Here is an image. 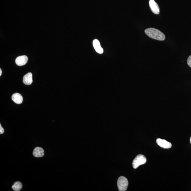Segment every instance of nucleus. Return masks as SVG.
I'll return each mask as SVG.
<instances>
[{"mask_svg":"<svg viewBox=\"0 0 191 191\" xmlns=\"http://www.w3.org/2000/svg\"><path fill=\"white\" fill-rule=\"evenodd\" d=\"M145 33L152 39L159 41H163L165 39V36L160 31L153 28L145 29Z\"/></svg>","mask_w":191,"mask_h":191,"instance_id":"1","label":"nucleus"},{"mask_svg":"<svg viewBox=\"0 0 191 191\" xmlns=\"http://www.w3.org/2000/svg\"><path fill=\"white\" fill-rule=\"evenodd\" d=\"M128 182L127 179L124 176H121L118 179L117 186L120 191H125L128 188Z\"/></svg>","mask_w":191,"mask_h":191,"instance_id":"2","label":"nucleus"},{"mask_svg":"<svg viewBox=\"0 0 191 191\" xmlns=\"http://www.w3.org/2000/svg\"><path fill=\"white\" fill-rule=\"evenodd\" d=\"M146 162L147 159L145 156L142 154H139L133 160V167L136 169L140 165L145 164Z\"/></svg>","mask_w":191,"mask_h":191,"instance_id":"3","label":"nucleus"},{"mask_svg":"<svg viewBox=\"0 0 191 191\" xmlns=\"http://www.w3.org/2000/svg\"><path fill=\"white\" fill-rule=\"evenodd\" d=\"M28 58L26 56L23 55L17 57L15 60V63L17 66H23L27 63Z\"/></svg>","mask_w":191,"mask_h":191,"instance_id":"4","label":"nucleus"},{"mask_svg":"<svg viewBox=\"0 0 191 191\" xmlns=\"http://www.w3.org/2000/svg\"><path fill=\"white\" fill-rule=\"evenodd\" d=\"M149 4L153 13L155 14H159L160 13V8L157 3L154 0H150Z\"/></svg>","mask_w":191,"mask_h":191,"instance_id":"5","label":"nucleus"},{"mask_svg":"<svg viewBox=\"0 0 191 191\" xmlns=\"http://www.w3.org/2000/svg\"><path fill=\"white\" fill-rule=\"evenodd\" d=\"M156 142L160 147L162 148H163L169 149L171 148L172 147L171 144L165 140L158 138Z\"/></svg>","mask_w":191,"mask_h":191,"instance_id":"6","label":"nucleus"},{"mask_svg":"<svg viewBox=\"0 0 191 191\" xmlns=\"http://www.w3.org/2000/svg\"><path fill=\"white\" fill-rule=\"evenodd\" d=\"M33 155L36 158H41L44 155V149L41 147H36L34 149Z\"/></svg>","mask_w":191,"mask_h":191,"instance_id":"7","label":"nucleus"},{"mask_svg":"<svg viewBox=\"0 0 191 191\" xmlns=\"http://www.w3.org/2000/svg\"><path fill=\"white\" fill-rule=\"evenodd\" d=\"M12 100L16 103L20 104L23 102V98L20 94L16 93L12 95Z\"/></svg>","mask_w":191,"mask_h":191,"instance_id":"8","label":"nucleus"},{"mask_svg":"<svg viewBox=\"0 0 191 191\" xmlns=\"http://www.w3.org/2000/svg\"><path fill=\"white\" fill-rule=\"evenodd\" d=\"M23 83L26 85H30L33 82L32 74L29 72L24 76L23 78Z\"/></svg>","mask_w":191,"mask_h":191,"instance_id":"9","label":"nucleus"},{"mask_svg":"<svg viewBox=\"0 0 191 191\" xmlns=\"http://www.w3.org/2000/svg\"><path fill=\"white\" fill-rule=\"evenodd\" d=\"M93 45L96 51L99 53H103V50L100 46V43L98 40L95 39L93 41Z\"/></svg>","mask_w":191,"mask_h":191,"instance_id":"10","label":"nucleus"},{"mask_svg":"<svg viewBox=\"0 0 191 191\" xmlns=\"http://www.w3.org/2000/svg\"><path fill=\"white\" fill-rule=\"evenodd\" d=\"M12 189L14 191H19L21 190L22 187V185L20 182H15L14 185L12 186Z\"/></svg>","mask_w":191,"mask_h":191,"instance_id":"11","label":"nucleus"},{"mask_svg":"<svg viewBox=\"0 0 191 191\" xmlns=\"http://www.w3.org/2000/svg\"><path fill=\"white\" fill-rule=\"evenodd\" d=\"M187 63L189 66L191 68V55L187 58Z\"/></svg>","mask_w":191,"mask_h":191,"instance_id":"12","label":"nucleus"},{"mask_svg":"<svg viewBox=\"0 0 191 191\" xmlns=\"http://www.w3.org/2000/svg\"><path fill=\"white\" fill-rule=\"evenodd\" d=\"M4 133V130L1 126V124H0V134H2Z\"/></svg>","mask_w":191,"mask_h":191,"instance_id":"13","label":"nucleus"},{"mask_svg":"<svg viewBox=\"0 0 191 191\" xmlns=\"http://www.w3.org/2000/svg\"><path fill=\"white\" fill-rule=\"evenodd\" d=\"M1 74H2V71L1 69H0V76H1Z\"/></svg>","mask_w":191,"mask_h":191,"instance_id":"14","label":"nucleus"},{"mask_svg":"<svg viewBox=\"0 0 191 191\" xmlns=\"http://www.w3.org/2000/svg\"><path fill=\"white\" fill-rule=\"evenodd\" d=\"M190 143L191 144V137L190 138Z\"/></svg>","mask_w":191,"mask_h":191,"instance_id":"15","label":"nucleus"}]
</instances>
